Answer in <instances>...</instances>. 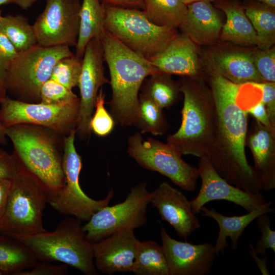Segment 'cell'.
Segmentation results:
<instances>
[{
	"label": "cell",
	"instance_id": "obj_2",
	"mask_svg": "<svg viewBox=\"0 0 275 275\" xmlns=\"http://www.w3.org/2000/svg\"><path fill=\"white\" fill-rule=\"evenodd\" d=\"M6 133L13 144V153L40 183L50 204L65 183L62 168L65 136L30 124L6 127Z\"/></svg>",
	"mask_w": 275,
	"mask_h": 275
},
{
	"label": "cell",
	"instance_id": "obj_3",
	"mask_svg": "<svg viewBox=\"0 0 275 275\" xmlns=\"http://www.w3.org/2000/svg\"><path fill=\"white\" fill-rule=\"evenodd\" d=\"M112 91L111 115L121 126L134 125L139 93L144 80L159 71L148 59L122 43L105 29L100 37Z\"/></svg>",
	"mask_w": 275,
	"mask_h": 275
},
{
	"label": "cell",
	"instance_id": "obj_40",
	"mask_svg": "<svg viewBox=\"0 0 275 275\" xmlns=\"http://www.w3.org/2000/svg\"><path fill=\"white\" fill-rule=\"evenodd\" d=\"M30 270H22L17 275H64L68 272L67 265H55L50 262L41 261Z\"/></svg>",
	"mask_w": 275,
	"mask_h": 275
},
{
	"label": "cell",
	"instance_id": "obj_10",
	"mask_svg": "<svg viewBox=\"0 0 275 275\" xmlns=\"http://www.w3.org/2000/svg\"><path fill=\"white\" fill-rule=\"evenodd\" d=\"M79 98L58 104L26 102L7 96L0 103V121L6 128L30 124L49 128L66 136L76 130Z\"/></svg>",
	"mask_w": 275,
	"mask_h": 275
},
{
	"label": "cell",
	"instance_id": "obj_51",
	"mask_svg": "<svg viewBox=\"0 0 275 275\" xmlns=\"http://www.w3.org/2000/svg\"><path fill=\"white\" fill-rule=\"evenodd\" d=\"M2 16L1 15V12L0 11V20H1V18H2Z\"/></svg>",
	"mask_w": 275,
	"mask_h": 275
},
{
	"label": "cell",
	"instance_id": "obj_46",
	"mask_svg": "<svg viewBox=\"0 0 275 275\" xmlns=\"http://www.w3.org/2000/svg\"><path fill=\"white\" fill-rule=\"evenodd\" d=\"M39 0H0V6L5 4H14L23 10L31 8Z\"/></svg>",
	"mask_w": 275,
	"mask_h": 275
},
{
	"label": "cell",
	"instance_id": "obj_25",
	"mask_svg": "<svg viewBox=\"0 0 275 275\" xmlns=\"http://www.w3.org/2000/svg\"><path fill=\"white\" fill-rule=\"evenodd\" d=\"M242 5L257 36V48L268 49L275 43V7L254 0H244Z\"/></svg>",
	"mask_w": 275,
	"mask_h": 275
},
{
	"label": "cell",
	"instance_id": "obj_32",
	"mask_svg": "<svg viewBox=\"0 0 275 275\" xmlns=\"http://www.w3.org/2000/svg\"><path fill=\"white\" fill-rule=\"evenodd\" d=\"M134 125L140 129L141 133L154 135L163 134L168 127L163 109L141 93Z\"/></svg>",
	"mask_w": 275,
	"mask_h": 275
},
{
	"label": "cell",
	"instance_id": "obj_17",
	"mask_svg": "<svg viewBox=\"0 0 275 275\" xmlns=\"http://www.w3.org/2000/svg\"><path fill=\"white\" fill-rule=\"evenodd\" d=\"M160 233L169 275H207L210 273L216 257L212 244H196L177 240L171 237L163 226Z\"/></svg>",
	"mask_w": 275,
	"mask_h": 275
},
{
	"label": "cell",
	"instance_id": "obj_7",
	"mask_svg": "<svg viewBox=\"0 0 275 275\" xmlns=\"http://www.w3.org/2000/svg\"><path fill=\"white\" fill-rule=\"evenodd\" d=\"M73 53L68 46L46 47L37 44L19 52L4 75L7 91L15 99L26 102H40V89L50 78L56 63Z\"/></svg>",
	"mask_w": 275,
	"mask_h": 275
},
{
	"label": "cell",
	"instance_id": "obj_30",
	"mask_svg": "<svg viewBox=\"0 0 275 275\" xmlns=\"http://www.w3.org/2000/svg\"><path fill=\"white\" fill-rule=\"evenodd\" d=\"M141 94L162 109L172 105L181 93L179 82L171 74L159 72L148 76L140 89Z\"/></svg>",
	"mask_w": 275,
	"mask_h": 275
},
{
	"label": "cell",
	"instance_id": "obj_44",
	"mask_svg": "<svg viewBox=\"0 0 275 275\" xmlns=\"http://www.w3.org/2000/svg\"><path fill=\"white\" fill-rule=\"evenodd\" d=\"M11 180L0 179V223L6 207Z\"/></svg>",
	"mask_w": 275,
	"mask_h": 275
},
{
	"label": "cell",
	"instance_id": "obj_37",
	"mask_svg": "<svg viewBox=\"0 0 275 275\" xmlns=\"http://www.w3.org/2000/svg\"><path fill=\"white\" fill-rule=\"evenodd\" d=\"M256 219L261 236L256 243L255 251L258 255L263 256L266 255L268 249L275 253V231L271 229L268 213L261 214Z\"/></svg>",
	"mask_w": 275,
	"mask_h": 275
},
{
	"label": "cell",
	"instance_id": "obj_28",
	"mask_svg": "<svg viewBox=\"0 0 275 275\" xmlns=\"http://www.w3.org/2000/svg\"><path fill=\"white\" fill-rule=\"evenodd\" d=\"M132 271L136 275H169L162 246L152 240H139Z\"/></svg>",
	"mask_w": 275,
	"mask_h": 275
},
{
	"label": "cell",
	"instance_id": "obj_38",
	"mask_svg": "<svg viewBox=\"0 0 275 275\" xmlns=\"http://www.w3.org/2000/svg\"><path fill=\"white\" fill-rule=\"evenodd\" d=\"M262 92L261 101L266 108L272 126L275 129V82H252Z\"/></svg>",
	"mask_w": 275,
	"mask_h": 275
},
{
	"label": "cell",
	"instance_id": "obj_35",
	"mask_svg": "<svg viewBox=\"0 0 275 275\" xmlns=\"http://www.w3.org/2000/svg\"><path fill=\"white\" fill-rule=\"evenodd\" d=\"M254 65L263 81L275 82V47L253 49Z\"/></svg>",
	"mask_w": 275,
	"mask_h": 275
},
{
	"label": "cell",
	"instance_id": "obj_6",
	"mask_svg": "<svg viewBox=\"0 0 275 275\" xmlns=\"http://www.w3.org/2000/svg\"><path fill=\"white\" fill-rule=\"evenodd\" d=\"M19 162V170L11 180L0 223V233L12 238L47 231L43 223V211L47 202L45 191L39 181Z\"/></svg>",
	"mask_w": 275,
	"mask_h": 275
},
{
	"label": "cell",
	"instance_id": "obj_41",
	"mask_svg": "<svg viewBox=\"0 0 275 275\" xmlns=\"http://www.w3.org/2000/svg\"><path fill=\"white\" fill-rule=\"evenodd\" d=\"M18 53L12 42L0 32V74L4 78L8 67Z\"/></svg>",
	"mask_w": 275,
	"mask_h": 275
},
{
	"label": "cell",
	"instance_id": "obj_4",
	"mask_svg": "<svg viewBox=\"0 0 275 275\" xmlns=\"http://www.w3.org/2000/svg\"><path fill=\"white\" fill-rule=\"evenodd\" d=\"M202 77L182 76L179 81L184 96L180 127L168 135L167 143L182 155L208 158L217 129L216 107L211 89Z\"/></svg>",
	"mask_w": 275,
	"mask_h": 275
},
{
	"label": "cell",
	"instance_id": "obj_26",
	"mask_svg": "<svg viewBox=\"0 0 275 275\" xmlns=\"http://www.w3.org/2000/svg\"><path fill=\"white\" fill-rule=\"evenodd\" d=\"M80 24L75 56L82 58L88 42L100 37L104 29V9L100 0H82L79 12Z\"/></svg>",
	"mask_w": 275,
	"mask_h": 275
},
{
	"label": "cell",
	"instance_id": "obj_14",
	"mask_svg": "<svg viewBox=\"0 0 275 275\" xmlns=\"http://www.w3.org/2000/svg\"><path fill=\"white\" fill-rule=\"evenodd\" d=\"M81 3L80 0H46L43 11L32 25L37 43L46 47H75Z\"/></svg>",
	"mask_w": 275,
	"mask_h": 275
},
{
	"label": "cell",
	"instance_id": "obj_21",
	"mask_svg": "<svg viewBox=\"0 0 275 275\" xmlns=\"http://www.w3.org/2000/svg\"><path fill=\"white\" fill-rule=\"evenodd\" d=\"M222 11L211 2L199 1L187 5V12L179 29L197 46H210L219 39L223 23Z\"/></svg>",
	"mask_w": 275,
	"mask_h": 275
},
{
	"label": "cell",
	"instance_id": "obj_13",
	"mask_svg": "<svg viewBox=\"0 0 275 275\" xmlns=\"http://www.w3.org/2000/svg\"><path fill=\"white\" fill-rule=\"evenodd\" d=\"M252 51L222 41L206 46L199 51L202 71L209 77L220 76L236 84L263 82L254 65Z\"/></svg>",
	"mask_w": 275,
	"mask_h": 275
},
{
	"label": "cell",
	"instance_id": "obj_31",
	"mask_svg": "<svg viewBox=\"0 0 275 275\" xmlns=\"http://www.w3.org/2000/svg\"><path fill=\"white\" fill-rule=\"evenodd\" d=\"M0 32L9 39L18 52L37 44L33 25L22 15L2 16L0 20Z\"/></svg>",
	"mask_w": 275,
	"mask_h": 275
},
{
	"label": "cell",
	"instance_id": "obj_27",
	"mask_svg": "<svg viewBox=\"0 0 275 275\" xmlns=\"http://www.w3.org/2000/svg\"><path fill=\"white\" fill-rule=\"evenodd\" d=\"M35 254L21 242L10 237L0 236V271L17 275L31 269L38 262Z\"/></svg>",
	"mask_w": 275,
	"mask_h": 275
},
{
	"label": "cell",
	"instance_id": "obj_8",
	"mask_svg": "<svg viewBox=\"0 0 275 275\" xmlns=\"http://www.w3.org/2000/svg\"><path fill=\"white\" fill-rule=\"evenodd\" d=\"M104 6V27L124 45L149 60L161 52L178 33L156 25L141 9Z\"/></svg>",
	"mask_w": 275,
	"mask_h": 275
},
{
	"label": "cell",
	"instance_id": "obj_15",
	"mask_svg": "<svg viewBox=\"0 0 275 275\" xmlns=\"http://www.w3.org/2000/svg\"><path fill=\"white\" fill-rule=\"evenodd\" d=\"M103 49L99 38H92L87 44L82 58V67L78 86L79 110L76 134L81 139L89 138L90 122L100 88L109 82L105 76Z\"/></svg>",
	"mask_w": 275,
	"mask_h": 275
},
{
	"label": "cell",
	"instance_id": "obj_49",
	"mask_svg": "<svg viewBox=\"0 0 275 275\" xmlns=\"http://www.w3.org/2000/svg\"><path fill=\"white\" fill-rule=\"evenodd\" d=\"M268 6L275 7V0H254Z\"/></svg>",
	"mask_w": 275,
	"mask_h": 275
},
{
	"label": "cell",
	"instance_id": "obj_12",
	"mask_svg": "<svg viewBox=\"0 0 275 275\" xmlns=\"http://www.w3.org/2000/svg\"><path fill=\"white\" fill-rule=\"evenodd\" d=\"M75 135L74 130L64 136L62 168L65 183L57 199L49 204L61 214L88 221L94 213L108 205L114 191H108L104 199L95 200L81 189L79 179L82 160L75 146Z\"/></svg>",
	"mask_w": 275,
	"mask_h": 275
},
{
	"label": "cell",
	"instance_id": "obj_22",
	"mask_svg": "<svg viewBox=\"0 0 275 275\" xmlns=\"http://www.w3.org/2000/svg\"><path fill=\"white\" fill-rule=\"evenodd\" d=\"M245 146L250 149L254 170L260 180L262 190L275 188V132L255 120L248 130Z\"/></svg>",
	"mask_w": 275,
	"mask_h": 275
},
{
	"label": "cell",
	"instance_id": "obj_36",
	"mask_svg": "<svg viewBox=\"0 0 275 275\" xmlns=\"http://www.w3.org/2000/svg\"><path fill=\"white\" fill-rule=\"evenodd\" d=\"M78 98L70 89L59 82L49 78L42 86L40 92V102L45 104H58Z\"/></svg>",
	"mask_w": 275,
	"mask_h": 275
},
{
	"label": "cell",
	"instance_id": "obj_16",
	"mask_svg": "<svg viewBox=\"0 0 275 275\" xmlns=\"http://www.w3.org/2000/svg\"><path fill=\"white\" fill-rule=\"evenodd\" d=\"M198 170L201 186L196 197L190 201L195 214L200 213L206 204L214 200L232 202L248 212L260 207L267 202L261 192L249 193L228 183L217 173L206 157H200Z\"/></svg>",
	"mask_w": 275,
	"mask_h": 275
},
{
	"label": "cell",
	"instance_id": "obj_43",
	"mask_svg": "<svg viewBox=\"0 0 275 275\" xmlns=\"http://www.w3.org/2000/svg\"><path fill=\"white\" fill-rule=\"evenodd\" d=\"M105 5L142 10L144 0H100Z\"/></svg>",
	"mask_w": 275,
	"mask_h": 275
},
{
	"label": "cell",
	"instance_id": "obj_42",
	"mask_svg": "<svg viewBox=\"0 0 275 275\" xmlns=\"http://www.w3.org/2000/svg\"><path fill=\"white\" fill-rule=\"evenodd\" d=\"M246 111L248 114L251 115L255 118V120L269 130L275 132V129L270 123L266 108L261 100Z\"/></svg>",
	"mask_w": 275,
	"mask_h": 275
},
{
	"label": "cell",
	"instance_id": "obj_52",
	"mask_svg": "<svg viewBox=\"0 0 275 275\" xmlns=\"http://www.w3.org/2000/svg\"><path fill=\"white\" fill-rule=\"evenodd\" d=\"M3 273L0 271V275H2Z\"/></svg>",
	"mask_w": 275,
	"mask_h": 275
},
{
	"label": "cell",
	"instance_id": "obj_20",
	"mask_svg": "<svg viewBox=\"0 0 275 275\" xmlns=\"http://www.w3.org/2000/svg\"><path fill=\"white\" fill-rule=\"evenodd\" d=\"M198 46L177 33L167 46L149 60L160 72L182 76H206L202 71Z\"/></svg>",
	"mask_w": 275,
	"mask_h": 275
},
{
	"label": "cell",
	"instance_id": "obj_24",
	"mask_svg": "<svg viewBox=\"0 0 275 275\" xmlns=\"http://www.w3.org/2000/svg\"><path fill=\"white\" fill-rule=\"evenodd\" d=\"M212 3L226 17L219 41L243 47L256 46L255 31L240 0H214Z\"/></svg>",
	"mask_w": 275,
	"mask_h": 275
},
{
	"label": "cell",
	"instance_id": "obj_47",
	"mask_svg": "<svg viewBox=\"0 0 275 275\" xmlns=\"http://www.w3.org/2000/svg\"><path fill=\"white\" fill-rule=\"evenodd\" d=\"M7 89L4 77L0 74V103L6 98L7 95Z\"/></svg>",
	"mask_w": 275,
	"mask_h": 275
},
{
	"label": "cell",
	"instance_id": "obj_1",
	"mask_svg": "<svg viewBox=\"0 0 275 275\" xmlns=\"http://www.w3.org/2000/svg\"><path fill=\"white\" fill-rule=\"evenodd\" d=\"M208 80L216 107L217 129L207 158L228 183L249 193H260L261 182L245 154L248 114L238 101L241 84L220 76Z\"/></svg>",
	"mask_w": 275,
	"mask_h": 275
},
{
	"label": "cell",
	"instance_id": "obj_5",
	"mask_svg": "<svg viewBox=\"0 0 275 275\" xmlns=\"http://www.w3.org/2000/svg\"><path fill=\"white\" fill-rule=\"evenodd\" d=\"M81 221L66 217L56 229L36 234L13 238L26 246L38 261H59L86 275H97L94 258V243L87 240Z\"/></svg>",
	"mask_w": 275,
	"mask_h": 275
},
{
	"label": "cell",
	"instance_id": "obj_34",
	"mask_svg": "<svg viewBox=\"0 0 275 275\" xmlns=\"http://www.w3.org/2000/svg\"><path fill=\"white\" fill-rule=\"evenodd\" d=\"M105 94L100 88L95 105L93 114L90 122V128L99 136H105L113 131L115 121L105 106Z\"/></svg>",
	"mask_w": 275,
	"mask_h": 275
},
{
	"label": "cell",
	"instance_id": "obj_9",
	"mask_svg": "<svg viewBox=\"0 0 275 275\" xmlns=\"http://www.w3.org/2000/svg\"><path fill=\"white\" fill-rule=\"evenodd\" d=\"M127 153L141 167L168 177L181 189L194 191L199 177L198 168L185 162L182 154L168 143L144 140L141 132L127 141Z\"/></svg>",
	"mask_w": 275,
	"mask_h": 275
},
{
	"label": "cell",
	"instance_id": "obj_11",
	"mask_svg": "<svg viewBox=\"0 0 275 275\" xmlns=\"http://www.w3.org/2000/svg\"><path fill=\"white\" fill-rule=\"evenodd\" d=\"M150 197L146 182L132 187L124 201L102 208L82 226L86 238L95 243L118 231L144 225Z\"/></svg>",
	"mask_w": 275,
	"mask_h": 275
},
{
	"label": "cell",
	"instance_id": "obj_29",
	"mask_svg": "<svg viewBox=\"0 0 275 275\" xmlns=\"http://www.w3.org/2000/svg\"><path fill=\"white\" fill-rule=\"evenodd\" d=\"M154 24L179 28L187 12V5L181 0H144L142 9Z\"/></svg>",
	"mask_w": 275,
	"mask_h": 275
},
{
	"label": "cell",
	"instance_id": "obj_50",
	"mask_svg": "<svg viewBox=\"0 0 275 275\" xmlns=\"http://www.w3.org/2000/svg\"><path fill=\"white\" fill-rule=\"evenodd\" d=\"M199 1H208L212 3L214 0H181V1L186 5L191 3Z\"/></svg>",
	"mask_w": 275,
	"mask_h": 275
},
{
	"label": "cell",
	"instance_id": "obj_48",
	"mask_svg": "<svg viewBox=\"0 0 275 275\" xmlns=\"http://www.w3.org/2000/svg\"><path fill=\"white\" fill-rule=\"evenodd\" d=\"M7 136L6 133V128L0 121V144L6 145L7 144Z\"/></svg>",
	"mask_w": 275,
	"mask_h": 275
},
{
	"label": "cell",
	"instance_id": "obj_18",
	"mask_svg": "<svg viewBox=\"0 0 275 275\" xmlns=\"http://www.w3.org/2000/svg\"><path fill=\"white\" fill-rule=\"evenodd\" d=\"M150 203L160 217L169 223L180 238L186 239L201 228L185 195L167 182H161L152 193Z\"/></svg>",
	"mask_w": 275,
	"mask_h": 275
},
{
	"label": "cell",
	"instance_id": "obj_19",
	"mask_svg": "<svg viewBox=\"0 0 275 275\" xmlns=\"http://www.w3.org/2000/svg\"><path fill=\"white\" fill-rule=\"evenodd\" d=\"M133 229L118 231L94 243V258L97 270L107 274L132 271L139 241Z\"/></svg>",
	"mask_w": 275,
	"mask_h": 275
},
{
	"label": "cell",
	"instance_id": "obj_39",
	"mask_svg": "<svg viewBox=\"0 0 275 275\" xmlns=\"http://www.w3.org/2000/svg\"><path fill=\"white\" fill-rule=\"evenodd\" d=\"M19 162L13 153L0 147V179L12 180L18 173Z\"/></svg>",
	"mask_w": 275,
	"mask_h": 275
},
{
	"label": "cell",
	"instance_id": "obj_23",
	"mask_svg": "<svg viewBox=\"0 0 275 275\" xmlns=\"http://www.w3.org/2000/svg\"><path fill=\"white\" fill-rule=\"evenodd\" d=\"M272 202H266L263 205L248 213L242 215L227 216L215 210L213 208H208L205 206L201 209V214L209 217L217 222L219 231L213 251L216 256L223 254L228 246L227 238L229 237L231 242V249L236 250L239 238L244 230L259 216L264 213L274 212V208L271 207Z\"/></svg>",
	"mask_w": 275,
	"mask_h": 275
},
{
	"label": "cell",
	"instance_id": "obj_45",
	"mask_svg": "<svg viewBox=\"0 0 275 275\" xmlns=\"http://www.w3.org/2000/svg\"><path fill=\"white\" fill-rule=\"evenodd\" d=\"M249 254L256 263L261 274L262 275H269V271L266 264L267 258L266 255L263 256V258H260L255 251L254 246L251 243H249Z\"/></svg>",
	"mask_w": 275,
	"mask_h": 275
},
{
	"label": "cell",
	"instance_id": "obj_33",
	"mask_svg": "<svg viewBox=\"0 0 275 275\" xmlns=\"http://www.w3.org/2000/svg\"><path fill=\"white\" fill-rule=\"evenodd\" d=\"M82 67V58L75 55L60 60L53 68L50 78L72 89L78 86Z\"/></svg>",
	"mask_w": 275,
	"mask_h": 275
}]
</instances>
